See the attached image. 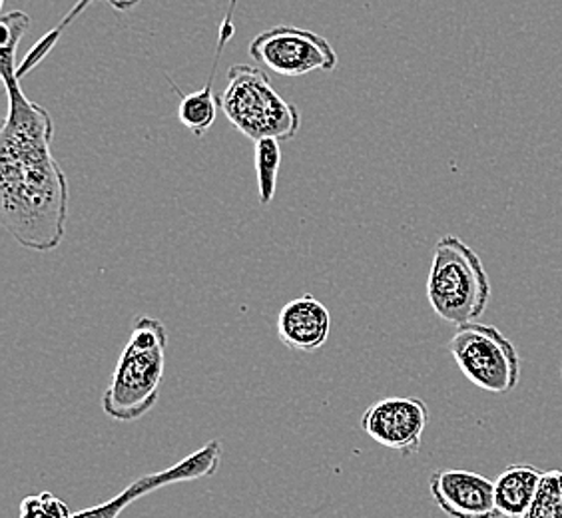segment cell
<instances>
[{
	"instance_id": "cell-9",
	"label": "cell",
	"mask_w": 562,
	"mask_h": 518,
	"mask_svg": "<svg viewBox=\"0 0 562 518\" xmlns=\"http://www.w3.org/2000/svg\"><path fill=\"white\" fill-rule=\"evenodd\" d=\"M435 505L451 518H501L495 483L487 476L461 469H439L429 476Z\"/></svg>"
},
{
	"instance_id": "cell-15",
	"label": "cell",
	"mask_w": 562,
	"mask_h": 518,
	"mask_svg": "<svg viewBox=\"0 0 562 518\" xmlns=\"http://www.w3.org/2000/svg\"><path fill=\"white\" fill-rule=\"evenodd\" d=\"M520 518H562V471L542 473L537 495Z\"/></svg>"
},
{
	"instance_id": "cell-16",
	"label": "cell",
	"mask_w": 562,
	"mask_h": 518,
	"mask_svg": "<svg viewBox=\"0 0 562 518\" xmlns=\"http://www.w3.org/2000/svg\"><path fill=\"white\" fill-rule=\"evenodd\" d=\"M72 515L63 498L53 493H41L22 498L21 518H68Z\"/></svg>"
},
{
	"instance_id": "cell-10",
	"label": "cell",
	"mask_w": 562,
	"mask_h": 518,
	"mask_svg": "<svg viewBox=\"0 0 562 518\" xmlns=\"http://www.w3.org/2000/svg\"><path fill=\"white\" fill-rule=\"evenodd\" d=\"M331 334V315L312 293H303L285 303L278 315L281 344L300 353H314L325 346Z\"/></svg>"
},
{
	"instance_id": "cell-14",
	"label": "cell",
	"mask_w": 562,
	"mask_h": 518,
	"mask_svg": "<svg viewBox=\"0 0 562 518\" xmlns=\"http://www.w3.org/2000/svg\"><path fill=\"white\" fill-rule=\"evenodd\" d=\"M254 164H256L260 204L270 205L278 188V173L281 166L280 142L273 138L254 142Z\"/></svg>"
},
{
	"instance_id": "cell-2",
	"label": "cell",
	"mask_w": 562,
	"mask_h": 518,
	"mask_svg": "<svg viewBox=\"0 0 562 518\" xmlns=\"http://www.w3.org/2000/svg\"><path fill=\"white\" fill-rule=\"evenodd\" d=\"M168 331L160 319L142 315L102 395V410L120 423L138 421L160 399Z\"/></svg>"
},
{
	"instance_id": "cell-17",
	"label": "cell",
	"mask_w": 562,
	"mask_h": 518,
	"mask_svg": "<svg viewBox=\"0 0 562 518\" xmlns=\"http://www.w3.org/2000/svg\"><path fill=\"white\" fill-rule=\"evenodd\" d=\"M2 4H4V0H0V7H2Z\"/></svg>"
},
{
	"instance_id": "cell-11",
	"label": "cell",
	"mask_w": 562,
	"mask_h": 518,
	"mask_svg": "<svg viewBox=\"0 0 562 518\" xmlns=\"http://www.w3.org/2000/svg\"><path fill=\"white\" fill-rule=\"evenodd\" d=\"M542 471L535 464H510L495 481V500L503 518H520L529 510L537 488L541 485Z\"/></svg>"
},
{
	"instance_id": "cell-5",
	"label": "cell",
	"mask_w": 562,
	"mask_h": 518,
	"mask_svg": "<svg viewBox=\"0 0 562 518\" xmlns=\"http://www.w3.org/2000/svg\"><path fill=\"white\" fill-rule=\"evenodd\" d=\"M449 353L461 373L481 391L507 395L519 385V351L495 325H459L449 341Z\"/></svg>"
},
{
	"instance_id": "cell-4",
	"label": "cell",
	"mask_w": 562,
	"mask_h": 518,
	"mask_svg": "<svg viewBox=\"0 0 562 518\" xmlns=\"http://www.w3.org/2000/svg\"><path fill=\"white\" fill-rule=\"evenodd\" d=\"M217 104L234 128L251 142L293 140L302 126L300 110L281 98L270 78L249 65L229 66Z\"/></svg>"
},
{
	"instance_id": "cell-8",
	"label": "cell",
	"mask_w": 562,
	"mask_h": 518,
	"mask_svg": "<svg viewBox=\"0 0 562 518\" xmlns=\"http://www.w3.org/2000/svg\"><path fill=\"white\" fill-rule=\"evenodd\" d=\"M220 463H222V444H220V441H210L202 449L188 454L180 463L168 466L164 471L140 476V478H136L134 483L126 486L116 497L110 498V500L97 505V507L85 508V510L75 513L68 518H119L126 508L131 507L134 500L146 497L158 488L216 475Z\"/></svg>"
},
{
	"instance_id": "cell-6",
	"label": "cell",
	"mask_w": 562,
	"mask_h": 518,
	"mask_svg": "<svg viewBox=\"0 0 562 518\" xmlns=\"http://www.w3.org/2000/svg\"><path fill=\"white\" fill-rule=\"evenodd\" d=\"M249 56L280 76L329 72L337 66V53L325 36L288 24L258 34L249 43Z\"/></svg>"
},
{
	"instance_id": "cell-12",
	"label": "cell",
	"mask_w": 562,
	"mask_h": 518,
	"mask_svg": "<svg viewBox=\"0 0 562 518\" xmlns=\"http://www.w3.org/2000/svg\"><path fill=\"white\" fill-rule=\"evenodd\" d=\"M92 2H106L110 4L114 11L119 12H128L132 9H136L138 4H140L142 0H78L75 7H72V11L66 14L63 21L58 22V26L53 29L50 33L44 34L43 38L36 43L33 50L29 53V55L24 56V60H22L19 68H16V76H19V80H21L22 76L29 75L31 70H33L34 66H38V63L43 60L44 56H48V53L55 48V44L58 43V38H60V34L65 33V29H68L72 22L82 14V12L87 11L88 7L92 4Z\"/></svg>"
},
{
	"instance_id": "cell-3",
	"label": "cell",
	"mask_w": 562,
	"mask_h": 518,
	"mask_svg": "<svg viewBox=\"0 0 562 518\" xmlns=\"http://www.w3.org/2000/svg\"><path fill=\"white\" fill-rule=\"evenodd\" d=\"M427 300L447 324H473L487 309L491 281L475 249L457 236H445L432 251Z\"/></svg>"
},
{
	"instance_id": "cell-1",
	"label": "cell",
	"mask_w": 562,
	"mask_h": 518,
	"mask_svg": "<svg viewBox=\"0 0 562 518\" xmlns=\"http://www.w3.org/2000/svg\"><path fill=\"white\" fill-rule=\"evenodd\" d=\"M16 48L0 46V75L9 112L0 130L2 226L22 248L53 251L68 224V180L53 156L55 122L22 92Z\"/></svg>"
},
{
	"instance_id": "cell-7",
	"label": "cell",
	"mask_w": 562,
	"mask_h": 518,
	"mask_svg": "<svg viewBox=\"0 0 562 518\" xmlns=\"http://www.w3.org/2000/svg\"><path fill=\"white\" fill-rule=\"evenodd\" d=\"M429 409L417 397H387L369 407L361 417V429L375 443L403 457L422 449Z\"/></svg>"
},
{
	"instance_id": "cell-13",
	"label": "cell",
	"mask_w": 562,
	"mask_h": 518,
	"mask_svg": "<svg viewBox=\"0 0 562 518\" xmlns=\"http://www.w3.org/2000/svg\"><path fill=\"white\" fill-rule=\"evenodd\" d=\"M217 109H220L217 97L212 94V87L206 85L182 97L178 106V119L192 134L204 136L216 122Z\"/></svg>"
}]
</instances>
